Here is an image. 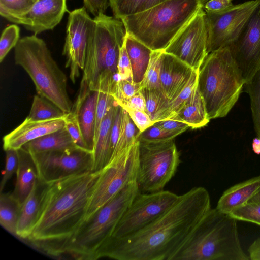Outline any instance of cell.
<instances>
[{
  "mask_svg": "<svg viewBox=\"0 0 260 260\" xmlns=\"http://www.w3.org/2000/svg\"><path fill=\"white\" fill-rule=\"evenodd\" d=\"M211 208L207 190L203 187H193L180 195L171 208L141 230L109 240L100 258L171 260Z\"/></svg>",
  "mask_w": 260,
  "mask_h": 260,
  "instance_id": "cell-1",
  "label": "cell"
},
{
  "mask_svg": "<svg viewBox=\"0 0 260 260\" xmlns=\"http://www.w3.org/2000/svg\"><path fill=\"white\" fill-rule=\"evenodd\" d=\"M101 172L89 171L42 183L36 222L27 239L32 245L49 255L64 254L84 221L88 199Z\"/></svg>",
  "mask_w": 260,
  "mask_h": 260,
  "instance_id": "cell-2",
  "label": "cell"
},
{
  "mask_svg": "<svg viewBox=\"0 0 260 260\" xmlns=\"http://www.w3.org/2000/svg\"><path fill=\"white\" fill-rule=\"evenodd\" d=\"M237 228L236 219L211 208L171 260H249Z\"/></svg>",
  "mask_w": 260,
  "mask_h": 260,
  "instance_id": "cell-3",
  "label": "cell"
},
{
  "mask_svg": "<svg viewBox=\"0 0 260 260\" xmlns=\"http://www.w3.org/2000/svg\"><path fill=\"white\" fill-rule=\"evenodd\" d=\"M207 0H165L120 19L127 33L152 51L164 50Z\"/></svg>",
  "mask_w": 260,
  "mask_h": 260,
  "instance_id": "cell-4",
  "label": "cell"
},
{
  "mask_svg": "<svg viewBox=\"0 0 260 260\" xmlns=\"http://www.w3.org/2000/svg\"><path fill=\"white\" fill-rule=\"evenodd\" d=\"M245 83L229 46L208 54L199 70L198 87L210 120L228 115Z\"/></svg>",
  "mask_w": 260,
  "mask_h": 260,
  "instance_id": "cell-5",
  "label": "cell"
},
{
  "mask_svg": "<svg viewBox=\"0 0 260 260\" xmlns=\"http://www.w3.org/2000/svg\"><path fill=\"white\" fill-rule=\"evenodd\" d=\"M14 48L15 64L28 74L38 94L64 113H70L73 104L68 93L67 76L45 41L34 34L20 39Z\"/></svg>",
  "mask_w": 260,
  "mask_h": 260,
  "instance_id": "cell-6",
  "label": "cell"
},
{
  "mask_svg": "<svg viewBox=\"0 0 260 260\" xmlns=\"http://www.w3.org/2000/svg\"><path fill=\"white\" fill-rule=\"evenodd\" d=\"M136 181L126 185L112 200L84 222L67 245L63 255L76 259L95 260L111 238L114 231L139 192Z\"/></svg>",
  "mask_w": 260,
  "mask_h": 260,
  "instance_id": "cell-7",
  "label": "cell"
},
{
  "mask_svg": "<svg viewBox=\"0 0 260 260\" xmlns=\"http://www.w3.org/2000/svg\"><path fill=\"white\" fill-rule=\"evenodd\" d=\"M93 41L89 48L81 82L91 91L113 83L117 76V62L127 34L123 22L101 14L95 17Z\"/></svg>",
  "mask_w": 260,
  "mask_h": 260,
  "instance_id": "cell-8",
  "label": "cell"
},
{
  "mask_svg": "<svg viewBox=\"0 0 260 260\" xmlns=\"http://www.w3.org/2000/svg\"><path fill=\"white\" fill-rule=\"evenodd\" d=\"M139 141V166L137 184L140 192L164 190L174 176L180 162V154L173 140Z\"/></svg>",
  "mask_w": 260,
  "mask_h": 260,
  "instance_id": "cell-9",
  "label": "cell"
},
{
  "mask_svg": "<svg viewBox=\"0 0 260 260\" xmlns=\"http://www.w3.org/2000/svg\"><path fill=\"white\" fill-rule=\"evenodd\" d=\"M138 166L137 140L127 151L101 170L88 199L83 222L89 219L126 185L137 181Z\"/></svg>",
  "mask_w": 260,
  "mask_h": 260,
  "instance_id": "cell-10",
  "label": "cell"
},
{
  "mask_svg": "<svg viewBox=\"0 0 260 260\" xmlns=\"http://www.w3.org/2000/svg\"><path fill=\"white\" fill-rule=\"evenodd\" d=\"M259 6L260 0H250L220 12H205L208 53L233 44Z\"/></svg>",
  "mask_w": 260,
  "mask_h": 260,
  "instance_id": "cell-11",
  "label": "cell"
},
{
  "mask_svg": "<svg viewBox=\"0 0 260 260\" xmlns=\"http://www.w3.org/2000/svg\"><path fill=\"white\" fill-rule=\"evenodd\" d=\"M179 196L164 190L152 193L138 192L116 226L110 239L128 236L145 227L171 208Z\"/></svg>",
  "mask_w": 260,
  "mask_h": 260,
  "instance_id": "cell-12",
  "label": "cell"
},
{
  "mask_svg": "<svg viewBox=\"0 0 260 260\" xmlns=\"http://www.w3.org/2000/svg\"><path fill=\"white\" fill-rule=\"evenodd\" d=\"M95 29V20L84 7L69 13L62 54L66 57V67L70 70V78L73 83L79 77L80 70L84 69Z\"/></svg>",
  "mask_w": 260,
  "mask_h": 260,
  "instance_id": "cell-13",
  "label": "cell"
},
{
  "mask_svg": "<svg viewBox=\"0 0 260 260\" xmlns=\"http://www.w3.org/2000/svg\"><path fill=\"white\" fill-rule=\"evenodd\" d=\"M30 154L42 183L92 171V152L80 148Z\"/></svg>",
  "mask_w": 260,
  "mask_h": 260,
  "instance_id": "cell-14",
  "label": "cell"
},
{
  "mask_svg": "<svg viewBox=\"0 0 260 260\" xmlns=\"http://www.w3.org/2000/svg\"><path fill=\"white\" fill-rule=\"evenodd\" d=\"M205 15L202 8L164 50L195 70L200 69L208 54Z\"/></svg>",
  "mask_w": 260,
  "mask_h": 260,
  "instance_id": "cell-15",
  "label": "cell"
},
{
  "mask_svg": "<svg viewBox=\"0 0 260 260\" xmlns=\"http://www.w3.org/2000/svg\"><path fill=\"white\" fill-rule=\"evenodd\" d=\"M229 47L246 83L260 69V6Z\"/></svg>",
  "mask_w": 260,
  "mask_h": 260,
  "instance_id": "cell-16",
  "label": "cell"
},
{
  "mask_svg": "<svg viewBox=\"0 0 260 260\" xmlns=\"http://www.w3.org/2000/svg\"><path fill=\"white\" fill-rule=\"evenodd\" d=\"M67 10V0H36L30 10L20 17L16 24L23 25L37 35L56 27Z\"/></svg>",
  "mask_w": 260,
  "mask_h": 260,
  "instance_id": "cell-17",
  "label": "cell"
},
{
  "mask_svg": "<svg viewBox=\"0 0 260 260\" xmlns=\"http://www.w3.org/2000/svg\"><path fill=\"white\" fill-rule=\"evenodd\" d=\"M196 71L174 55L162 50L160 73L161 90L170 101L173 100L186 86Z\"/></svg>",
  "mask_w": 260,
  "mask_h": 260,
  "instance_id": "cell-18",
  "label": "cell"
},
{
  "mask_svg": "<svg viewBox=\"0 0 260 260\" xmlns=\"http://www.w3.org/2000/svg\"><path fill=\"white\" fill-rule=\"evenodd\" d=\"M67 114L62 117L36 121L27 118L3 138V148L18 150L27 143L64 127Z\"/></svg>",
  "mask_w": 260,
  "mask_h": 260,
  "instance_id": "cell-19",
  "label": "cell"
},
{
  "mask_svg": "<svg viewBox=\"0 0 260 260\" xmlns=\"http://www.w3.org/2000/svg\"><path fill=\"white\" fill-rule=\"evenodd\" d=\"M98 97V91L90 90L87 85L81 82L78 95L71 111L77 118L87 148L92 152L94 143Z\"/></svg>",
  "mask_w": 260,
  "mask_h": 260,
  "instance_id": "cell-20",
  "label": "cell"
},
{
  "mask_svg": "<svg viewBox=\"0 0 260 260\" xmlns=\"http://www.w3.org/2000/svg\"><path fill=\"white\" fill-rule=\"evenodd\" d=\"M260 189V175L237 184L226 190L219 198L216 209L229 214L246 204Z\"/></svg>",
  "mask_w": 260,
  "mask_h": 260,
  "instance_id": "cell-21",
  "label": "cell"
},
{
  "mask_svg": "<svg viewBox=\"0 0 260 260\" xmlns=\"http://www.w3.org/2000/svg\"><path fill=\"white\" fill-rule=\"evenodd\" d=\"M117 105L114 100L101 123L92 150L93 171H101L108 164L111 158V132Z\"/></svg>",
  "mask_w": 260,
  "mask_h": 260,
  "instance_id": "cell-22",
  "label": "cell"
},
{
  "mask_svg": "<svg viewBox=\"0 0 260 260\" xmlns=\"http://www.w3.org/2000/svg\"><path fill=\"white\" fill-rule=\"evenodd\" d=\"M18 152L19 164L16 173V181L11 194L21 207L38 180V174L31 154L23 148L18 149Z\"/></svg>",
  "mask_w": 260,
  "mask_h": 260,
  "instance_id": "cell-23",
  "label": "cell"
},
{
  "mask_svg": "<svg viewBox=\"0 0 260 260\" xmlns=\"http://www.w3.org/2000/svg\"><path fill=\"white\" fill-rule=\"evenodd\" d=\"M42 183L38 180L19 210L16 236L27 239L31 235L39 209Z\"/></svg>",
  "mask_w": 260,
  "mask_h": 260,
  "instance_id": "cell-24",
  "label": "cell"
},
{
  "mask_svg": "<svg viewBox=\"0 0 260 260\" xmlns=\"http://www.w3.org/2000/svg\"><path fill=\"white\" fill-rule=\"evenodd\" d=\"M30 154L64 150L78 147L65 127L25 144L22 147Z\"/></svg>",
  "mask_w": 260,
  "mask_h": 260,
  "instance_id": "cell-25",
  "label": "cell"
},
{
  "mask_svg": "<svg viewBox=\"0 0 260 260\" xmlns=\"http://www.w3.org/2000/svg\"><path fill=\"white\" fill-rule=\"evenodd\" d=\"M124 45L131 64L133 81L140 84L144 78L153 51L127 33Z\"/></svg>",
  "mask_w": 260,
  "mask_h": 260,
  "instance_id": "cell-26",
  "label": "cell"
},
{
  "mask_svg": "<svg viewBox=\"0 0 260 260\" xmlns=\"http://www.w3.org/2000/svg\"><path fill=\"white\" fill-rule=\"evenodd\" d=\"M172 119L185 122L193 129L204 127L209 123L205 103L198 85L187 103Z\"/></svg>",
  "mask_w": 260,
  "mask_h": 260,
  "instance_id": "cell-27",
  "label": "cell"
},
{
  "mask_svg": "<svg viewBox=\"0 0 260 260\" xmlns=\"http://www.w3.org/2000/svg\"><path fill=\"white\" fill-rule=\"evenodd\" d=\"M146 101L145 112L154 123L168 118L170 100L159 89L141 88Z\"/></svg>",
  "mask_w": 260,
  "mask_h": 260,
  "instance_id": "cell-28",
  "label": "cell"
},
{
  "mask_svg": "<svg viewBox=\"0 0 260 260\" xmlns=\"http://www.w3.org/2000/svg\"><path fill=\"white\" fill-rule=\"evenodd\" d=\"M140 133L127 112L123 109L121 130L109 162L127 151L136 142Z\"/></svg>",
  "mask_w": 260,
  "mask_h": 260,
  "instance_id": "cell-29",
  "label": "cell"
},
{
  "mask_svg": "<svg viewBox=\"0 0 260 260\" xmlns=\"http://www.w3.org/2000/svg\"><path fill=\"white\" fill-rule=\"evenodd\" d=\"M20 206L11 194L1 193L0 224L8 232L16 235Z\"/></svg>",
  "mask_w": 260,
  "mask_h": 260,
  "instance_id": "cell-30",
  "label": "cell"
},
{
  "mask_svg": "<svg viewBox=\"0 0 260 260\" xmlns=\"http://www.w3.org/2000/svg\"><path fill=\"white\" fill-rule=\"evenodd\" d=\"M60 109L45 98L38 94L35 95L30 110L26 118L28 120L42 121L65 116Z\"/></svg>",
  "mask_w": 260,
  "mask_h": 260,
  "instance_id": "cell-31",
  "label": "cell"
},
{
  "mask_svg": "<svg viewBox=\"0 0 260 260\" xmlns=\"http://www.w3.org/2000/svg\"><path fill=\"white\" fill-rule=\"evenodd\" d=\"M114 17L122 18L141 12L157 4L156 0H109Z\"/></svg>",
  "mask_w": 260,
  "mask_h": 260,
  "instance_id": "cell-32",
  "label": "cell"
},
{
  "mask_svg": "<svg viewBox=\"0 0 260 260\" xmlns=\"http://www.w3.org/2000/svg\"><path fill=\"white\" fill-rule=\"evenodd\" d=\"M245 85L250 98L254 130L260 138V69Z\"/></svg>",
  "mask_w": 260,
  "mask_h": 260,
  "instance_id": "cell-33",
  "label": "cell"
},
{
  "mask_svg": "<svg viewBox=\"0 0 260 260\" xmlns=\"http://www.w3.org/2000/svg\"><path fill=\"white\" fill-rule=\"evenodd\" d=\"M36 0H0L1 15L16 23L17 20L27 13Z\"/></svg>",
  "mask_w": 260,
  "mask_h": 260,
  "instance_id": "cell-34",
  "label": "cell"
},
{
  "mask_svg": "<svg viewBox=\"0 0 260 260\" xmlns=\"http://www.w3.org/2000/svg\"><path fill=\"white\" fill-rule=\"evenodd\" d=\"M162 51V50L152 52L144 78L140 83L141 88L160 89V73Z\"/></svg>",
  "mask_w": 260,
  "mask_h": 260,
  "instance_id": "cell-35",
  "label": "cell"
},
{
  "mask_svg": "<svg viewBox=\"0 0 260 260\" xmlns=\"http://www.w3.org/2000/svg\"><path fill=\"white\" fill-rule=\"evenodd\" d=\"M199 70H196L186 86L174 99L170 102L168 118L173 119L187 103L198 85Z\"/></svg>",
  "mask_w": 260,
  "mask_h": 260,
  "instance_id": "cell-36",
  "label": "cell"
},
{
  "mask_svg": "<svg viewBox=\"0 0 260 260\" xmlns=\"http://www.w3.org/2000/svg\"><path fill=\"white\" fill-rule=\"evenodd\" d=\"M140 89V84L117 77L113 84L111 93L117 103L122 106Z\"/></svg>",
  "mask_w": 260,
  "mask_h": 260,
  "instance_id": "cell-37",
  "label": "cell"
},
{
  "mask_svg": "<svg viewBox=\"0 0 260 260\" xmlns=\"http://www.w3.org/2000/svg\"><path fill=\"white\" fill-rule=\"evenodd\" d=\"M228 214L237 220L252 222L260 225V203L248 202Z\"/></svg>",
  "mask_w": 260,
  "mask_h": 260,
  "instance_id": "cell-38",
  "label": "cell"
},
{
  "mask_svg": "<svg viewBox=\"0 0 260 260\" xmlns=\"http://www.w3.org/2000/svg\"><path fill=\"white\" fill-rule=\"evenodd\" d=\"M19 27L12 24L3 31L0 40V62H2L10 51L16 46L19 41Z\"/></svg>",
  "mask_w": 260,
  "mask_h": 260,
  "instance_id": "cell-39",
  "label": "cell"
},
{
  "mask_svg": "<svg viewBox=\"0 0 260 260\" xmlns=\"http://www.w3.org/2000/svg\"><path fill=\"white\" fill-rule=\"evenodd\" d=\"M111 89L112 88H109L101 89L98 91L96 107L94 142L98 136L101 123L105 117L110 105L114 100L111 93Z\"/></svg>",
  "mask_w": 260,
  "mask_h": 260,
  "instance_id": "cell-40",
  "label": "cell"
},
{
  "mask_svg": "<svg viewBox=\"0 0 260 260\" xmlns=\"http://www.w3.org/2000/svg\"><path fill=\"white\" fill-rule=\"evenodd\" d=\"M179 135L177 133L166 131L154 124L140 133L137 140L147 142H157L173 140Z\"/></svg>",
  "mask_w": 260,
  "mask_h": 260,
  "instance_id": "cell-41",
  "label": "cell"
},
{
  "mask_svg": "<svg viewBox=\"0 0 260 260\" xmlns=\"http://www.w3.org/2000/svg\"><path fill=\"white\" fill-rule=\"evenodd\" d=\"M5 151L6 163L1 182V193H2L7 182L10 179L13 174L16 173L19 164L18 150L8 149Z\"/></svg>",
  "mask_w": 260,
  "mask_h": 260,
  "instance_id": "cell-42",
  "label": "cell"
},
{
  "mask_svg": "<svg viewBox=\"0 0 260 260\" xmlns=\"http://www.w3.org/2000/svg\"><path fill=\"white\" fill-rule=\"evenodd\" d=\"M64 127L78 147L85 150H89L85 143L77 118L76 116L71 112L67 114Z\"/></svg>",
  "mask_w": 260,
  "mask_h": 260,
  "instance_id": "cell-43",
  "label": "cell"
},
{
  "mask_svg": "<svg viewBox=\"0 0 260 260\" xmlns=\"http://www.w3.org/2000/svg\"><path fill=\"white\" fill-rule=\"evenodd\" d=\"M117 75L119 79L133 81L131 64L124 43L119 52L117 62Z\"/></svg>",
  "mask_w": 260,
  "mask_h": 260,
  "instance_id": "cell-44",
  "label": "cell"
},
{
  "mask_svg": "<svg viewBox=\"0 0 260 260\" xmlns=\"http://www.w3.org/2000/svg\"><path fill=\"white\" fill-rule=\"evenodd\" d=\"M124 109L127 112L132 120L140 133L154 123L144 111L130 109Z\"/></svg>",
  "mask_w": 260,
  "mask_h": 260,
  "instance_id": "cell-45",
  "label": "cell"
},
{
  "mask_svg": "<svg viewBox=\"0 0 260 260\" xmlns=\"http://www.w3.org/2000/svg\"><path fill=\"white\" fill-rule=\"evenodd\" d=\"M123 111V108L118 104L111 128L110 142L111 158L114 152L121 130Z\"/></svg>",
  "mask_w": 260,
  "mask_h": 260,
  "instance_id": "cell-46",
  "label": "cell"
},
{
  "mask_svg": "<svg viewBox=\"0 0 260 260\" xmlns=\"http://www.w3.org/2000/svg\"><path fill=\"white\" fill-rule=\"evenodd\" d=\"M154 125L168 131L177 133L179 135L186 131L190 126L182 121L176 119H165L155 122Z\"/></svg>",
  "mask_w": 260,
  "mask_h": 260,
  "instance_id": "cell-47",
  "label": "cell"
},
{
  "mask_svg": "<svg viewBox=\"0 0 260 260\" xmlns=\"http://www.w3.org/2000/svg\"><path fill=\"white\" fill-rule=\"evenodd\" d=\"M84 7L95 17L105 14L108 6L109 0H83Z\"/></svg>",
  "mask_w": 260,
  "mask_h": 260,
  "instance_id": "cell-48",
  "label": "cell"
},
{
  "mask_svg": "<svg viewBox=\"0 0 260 260\" xmlns=\"http://www.w3.org/2000/svg\"><path fill=\"white\" fill-rule=\"evenodd\" d=\"M120 106L123 109L138 110L145 112L146 101L141 89L131 97L125 104Z\"/></svg>",
  "mask_w": 260,
  "mask_h": 260,
  "instance_id": "cell-49",
  "label": "cell"
},
{
  "mask_svg": "<svg viewBox=\"0 0 260 260\" xmlns=\"http://www.w3.org/2000/svg\"><path fill=\"white\" fill-rule=\"evenodd\" d=\"M233 0H209L205 3V12L217 13L223 11L233 5Z\"/></svg>",
  "mask_w": 260,
  "mask_h": 260,
  "instance_id": "cell-50",
  "label": "cell"
},
{
  "mask_svg": "<svg viewBox=\"0 0 260 260\" xmlns=\"http://www.w3.org/2000/svg\"><path fill=\"white\" fill-rule=\"evenodd\" d=\"M249 257L251 260H260V237L255 239L249 246Z\"/></svg>",
  "mask_w": 260,
  "mask_h": 260,
  "instance_id": "cell-51",
  "label": "cell"
},
{
  "mask_svg": "<svg viewBox=\"0 0 260 260\" xmlns=\"http://www.w3.org/2000/svg\"><path fill=\"white\" fill-rule=\"evenodd\" d=\"M252 149L254 152L257 154H260V138H255L253 140L252 144Z\"/></svg>",
  "mask_w": 260,
  "mask_h": 260,
  "instance_id": "cell-52",
  "label": "cell"
},
{
  "mask_svg": "<svg viewBox=\"0 0 260 260\" xmlns=\"http://www.w3.org/2000/svg\"><path fill=\"white\" fill-rule=\"evenodd\" d=\"M248 202L260 203V189L254 194V196L248 201Z\"/></svg>",
  "mask_w": 260,
  "mask_h": 260,
  "instance_id": "cell-53",
  "label": "cell"
},
{
  "mask_svg": "<svg viewBox=\"0 0 260 260\" xmlns=\"http://www.w3.org/2000/svg\"><path fill=\"white\" fill-rule=\"evenodd\" d=\"M165 1V0H156V1H157V4H158V3H160V2H163V1Z\"/></svg>",
  "mask_w": 260,
  "mask_h": 260,
  "instance_id": "cell-54",
  "label": "cell"
},
{
  "mask_svg": "<svg viewBox=\"0 0 260 260\" xmlns=\"http://www.w3.org/2000/svg\"></svg>",
  "mask_w": 260,
  "mask_h": 260,
  "instance_id": "cell-55",
  "label": "cell"
}]
</instances>
